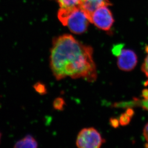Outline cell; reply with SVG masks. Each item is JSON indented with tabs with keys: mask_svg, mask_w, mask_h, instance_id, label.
Listing matches in <instances>:
<instances>
[{
	"mask_svg": "<svg viewBox=\"0 0 148 148\" xmlns=\"http://www.w3.org/2000/svg\"><path fill=\"white\" fill-rule=\"evenodd\" d=\"M93 54L91 47L84 45L72 35L64 34L54 38L50 57L53 75L58 81L70 77L95 82L98 74Z\"/></svg>",
	"mask_w": 148,
	"mask_h": 148,
	"instance_id": "6da1fadb",
	"label": "cell"
},
{
	"mask_svg": "<svg viewBox=\"0 0 148 148\" xmlns=\"http://www.w3.org/2000/svg\"><path fill=\"white\" fill-rule=\"evenodd\" d=\"M58 17L64 26L72 32L82 34L87 31L89 22L85 11L80 5L72 8H61Z\"/></svg>",
	"mask_w": 148,
	"mask_h": 148,
	"instance_id": "7a4b0ae2",
	"label": "cell"
},
{
	"mask_svg": "<svg viewBox=\"0 0 148 148\" xmlns=\"http://www.w3.org/2000/svg\"><path fill=\"white\" fill-rule=\"evenodd\" d=\"M105 143L99 132L92 127L81 130L76 140V145L80 148H99Z\"/></svg>",
	"mask_w": 148,
	"mask_h": 148,
	"instance_id": "3957f363",
	"label": "cell"
},
{
	"mask_svg": "<svg viewBox=\"0 0 148 148\" xmlns=\"http://www.w3.org/2000/svg\"><path fill=\"white\" fill-rule=\"evenodd\" d=\"M105 4L98 7L91 14L89 22L100 29L109 31L114 23L113 16L108 6Z\"/></svg>",
	"mask_w": 148,
	"mask_h": 148,
	"instance_id": "277c9868",
	"label": "cell"
},
{
	"mask_svg": "<svg viewBox=\"0 0 148 148\" xmlns=\"http://www.w3.org/2000/svg\"><path fill=\"white\" fill-rule=\"evenodd\" d=\"M137 63V55L131 49H122L118 56L117 65L119 69L122 71H131L135 68Z\"/></svg>",
	"mask_w": 148,
	"mask_h": 148,
	"instance_id": "5b68a950",
	"label": "cell"
},
{
	"mask_svg": "<svg viewBox=\"0 0 148 148\" xmlns=\"http://www.w3.org/2000/svg\"><path fill=\"white\" fill-rule=\"evenodd\" d=\"M105 4L111 3L107 0H81L80 6L85 11L89 20L91 14L98 7Z\"/></svg>",
	"mask_w": 148,
	"mask_h": 148,
	"instance_id": "8992f818",
	"label": "cell"
},
{
	"mask_svg": "<svg viewBox=\"0 0 148 148\" xmlns=\"http://www.w3.org/2000/svg\"><path fill=\"white\" fill-rule=\"evenodd\" d=\"M38 147V142L29 134L17 141L14 146V148H37Z\"/></svg>",
	"mask_w": 148,
	"mask_h": 148,
	"instance_id": "52a82bcc",
	"label": "cell"
},
{
	"mask_svg": "<svg viewBox=\"0 0 148 148\" xmlns=\"http://www.w3.org/2000/svg\"><path fill=\"white\" fill-rule=\"evenodd\" d=\"M134 114L133 110L129 108L126 111L125 113L122 114L119 118V123L121 126H126L130 122L131 119Z\"/></svg>",
	"mask_w": 148,
	"mask_h": 148,
	"instance_id": "ba28073f",
	"label": "cell"
},
{
	"mask_svg": "<svg viewBox=\"0 0 148 148\" xmlns=\"http://www.w3.org/2000/svg\"><path fill=\"white\" fill-rule=\"evenodd\" d=\"M143 99L139 100L138 99H135L133 103H137L138 105L140 106L141 108L148 111V89H145L143 91L142 94Z\"/></svg>",
	"mask_w": 148,
	"mask_h": 148,
	"instance_id": "9c48e42d",
	"label": "cell"
},
{
	"mask_svg": "<svg viewBox=\"0 0 148 148\" xmlns=\"http://www.w3.org/2000/svg\"><path fill=\"white\" fill-rule=\"evenodd\" d=\"M61 8H72L80 5L81 0H56Z\"/></svg>",
	"mask_w": 148,
	"mask_h": 148,
	"instance_id": "30bf717a",
	"label": "cell"
},
{
	"mask_svg": "<svg viewBox=\"0 0 148 148\" xmlns=\"http://www.w3.org/2000/svg\"><path fill=\"white\" fill-rule=\"evenodd\" d=\"M33 87L35 91L40 95H45L47 94V89L45 84L43 82H36Z\"/></svg>",
	"mask_w": 148,
	"mask_h": 148,
	"instance_id": "8fae6325",
	"label": "cell"
},
{
	"mask_svg": "<svg viewBox=\"0 0 148 148\" xmlns=\"http://www.w3.org/2000/svg\"><path fill=\"white\" fill-rule=\"evenodd\" d=\"M66 102L64 99L62 97H57L53 101V107L56 110L62 111L64 109Z\"/></svg>",
	"mask_w": 148,
	"mask_h": 148,
	"instance_id": "7c38bea8",
	"label": "cell"
},
{
	"mask_svg": "<svg viewBox=\"0 0 148 148\" xmlns=\"http://www.w3.org/2000/svg\"><path fill=\"white\" fill-rule=\"evenodd\" d=\"M123 47H124V44H118L114 45L113 47V48H112V53L115 56L118 57L121 52Z\"/></svg>",
	"mask_w": 148,
	"mask_h": 148,
	"instance_id": "4fadbf2b",
	"label": "cell"
},
{
	"mask_svg": "<svg viewBox=\"0 0 148 148\" xmlns=\"http://www.w3.org/2000/svg\"><path fill=\"white\" fill-rule=\"evenodd\" d=\"M141 70L148 78V53L141 66Z\"/></svg>",
	"mask_w": 148,
	"mask_h": 148,
	"instance_id": "5bb4252c",
	"label": "cell"
},
{
	"mask_svg": "<svg viewBox=\"0 0 148 148\" xmlns=\"http://www.w3.org/2000/svg\"><path fill=\"white\" fill-rule=\"evenodd\" d=\"M109 124L111 126H112V127H114V128H117L118 127L119 125V121L118 119L115 117H112L109 120Z\"/></svg>",
	"mask_w": 148,
	"mask_h": 148,
	"instance_id": "9a60e30c",
	"label": "cell"
},
{
	"mask_svg": "<svg viewBox=\"0 0 148 148\" xmlns=\"http://www.w3.org/2000/svg\"><path fill=\"white\" fill-rule=\"evenodd\" d=\"M143 134V136H144L145 140L148 143V123L144 127Z\"/></svg>",
	"mask_w": 148,
	"mask_h": 148,
	"instance_id": "2e32d148",
	"label": "cell"
},
{
	"mask_svg": "<svg viewBox=\"0 0 148 148\" xmlns=\"http://www.w3.org/2000/svg\"><path fill=\"white\" fill-rule=\"evenodd\" d=\"M145 50L146 52V53H148V45L146 46V47Z\"/></svg>",
	"mask_w": 148,
	"mask_h": 148,
	"instance_id": "e0dca14e",
	"label": "cell"
},
{
	"mask_svg": "<svg viewBox=\"0 0 148 148\" xmlns=\"http://www.w3.org/2000/svg\"><path fill=\"white\" fill-rule=\"evenodd\" d=\"M1 132H0V143H1Z\"/></svg>",
	"mask_w": 148,
	"mask_h": 148,
	"instance_id": "ac0fdd59",
	"label": "cell"
}]
</instances>
